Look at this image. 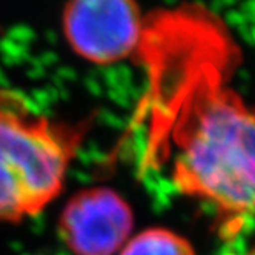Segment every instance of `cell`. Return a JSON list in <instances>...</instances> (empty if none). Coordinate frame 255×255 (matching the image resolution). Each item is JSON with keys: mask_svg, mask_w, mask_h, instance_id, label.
Wrapping results in <instances>:
<instances>
[{"mask_svg": "<svg viewBox=\"0 0 255 255\" xmlns=\"http://www.w3.org/2000/svg\"><path fill=\"white\" fill-rule=\"evenodd\" d=\"M120 255H195L191 243L168 229H148L128 242Z\"/></svg>", "mask_w": 255, "mask_h": 255, "instance_id": "5", "label": "cell"}, {"mask_svg": "<svg viewBox=\"0 0 255 255\" xmlns=\"http://www.w3.org/2000/svg\"><path fill=\"white\" fill-rule=\"evenodd\" d=\"M132 211L108 188L85 189L65 205L59 220L60 237L74 255H113L128 240Z\"/></svg>", "mask_w": 255, "mask_h": 255, "instance_id": "4", "label": "cell"}, {"mask_svg": "<svg viewBox=\"0 0 255 255\" xmlns=\"http://www.w3.org/2000/svg\"><path fill=\"white\" fill-rule=\"evenodd\" d=\"M251 255H255V249H254V251H252V254H251Z\"/></svg>", "mask_w": 255, "mask_h": 255, "instance_id": "6", "label": "cell"}, {"mask_svg": "<svg viewBox=\"0 0 255 255\" xmlns=\"http://www.w3.org/2000/svg\"><path fill=\"white\" fill-rule=\"evenodd\" d=\"M63 32L80 57L114 63L128 57L143 35L140 9L126 0H82L63 9Z\"/></svg>", "mask_w": 255, "mask_h": 255, "instance_id": "3", "label": "cell"}, {"mask_svg": "<svg viewBox=\"0 0 255 255\" xmlns=\"http://www.w3.org/2000/svg\"><path fill=\"white\" fill-rule=\"evenodd\" d=\"M165 26L172 39L154 56L158 74L175 83L172 96L163 93L174 105V183L209 202L234 231L255 214V113L223 85L211 26L194 14Z\"/></svg>", "mask_w": 255, "mask_h": 255, "instance_id": "1", "label": "cell"}, {"mask_svg": "<svg viewBox=\"0 0 255 255\" xmlns=\"http://www.w3.org/2000/svg\"><path fill=\"white\" fill-rule=\"evenodd\" d=\"M83 131L35 113L29 103L0 89V223L42 212L65 183Z\"/></svg>", "mask_w": 255, "mask_h": 255, "instance_id": "2", "label": "cell"}]
</instances>
